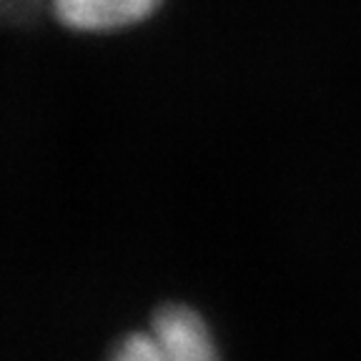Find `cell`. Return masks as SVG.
Instances as JSON below:
<instances>
[{
    "mask_svg": "<svg viewBox=\"0 0 361 361\" xmlns=\"http://www.w3.org/2000/svg\"><path fill=\"white\" fill-rule=\"evenodd\" d=\"M111 361H219V351L196 311L171 304L153 316L146 331L126 336Z\"/></svg>",
    "mask_w": 361,
    "mask_h": 361,
    "instance_id": "6da1fadb",
    "label": "cell"
},
{
    "mask_svg": "<svg viewBox=\"0 0 361 361\" xmlns=\"http://www.w3.org/2000/svg\"><path fill=\"white\" fill-rule=\"evenodd\" d=\"M56 18L80 33H108L141 23L161 0H48Z\"/></svg>",
    "mask_w": 361,
    "mask_h": 361,
    "instance_id": "7a4b0ae2",
    "label": "cell"
},
{
    "mask_svg": "<svg viewBox=\"0 0 361 361\" xmlns=\"http://www.w3.org/2000/svg\"><path fill=\"white\" fill-rule=\"evenodd\" d=\"M6 3H8V8L16 6L18 8V16L23 18V16H28V11H33L40 0H6Z\"/></svg>",
    "mask_w": 361,
    "mask_h": 361,
    "instance_id": "3957f363",
    "label": "cell"
}]
</instances>
